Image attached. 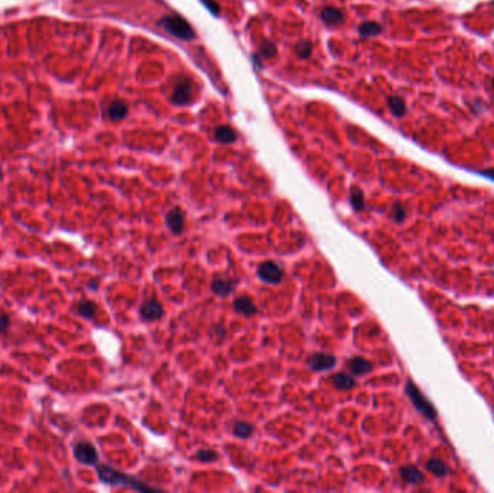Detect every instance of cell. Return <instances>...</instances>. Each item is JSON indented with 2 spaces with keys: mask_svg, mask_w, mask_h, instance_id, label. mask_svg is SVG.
I'll list each match as a JSON object with an SVG mask.
<instances>
[{
  "mask_svg": "<svg viewBox=\"0 0 494 493\" xmlns=\"http://www.w3.org/2000/svg\"><path fill=\"white\" fill-rule=\"evenodd\" d=\"M97 475L100 477L101 482L107 485H114V486H128L132 489L141 491V492H153L155 489L150 486H146L142 482L128 476L125 473H120L119 470H114L113 467H109L106 464L97 466Z\"/></svg>",
  "mask_w": 494,
  "mask_h": 493,
  "instance_id": "1",
  "label": "cell"
},
{
  "mask_svg": "<svg viewBox=\"0 0 494 493\" xmlns=\"http://www.w3.org/2000/svg\"><path fill=\"white\" fill-rule=\"evenodd\" d=\"M90 288H93V289H97V282L96 281H93V282H90Z\"/></svg>",
  "mask_w": 494,
  "mask_h": 493,
  "instance_id": "31",
  "label": "cell"
},
{
  "mask_svg": "<svg viewBox=\"0 0 494 493\" xmlns=\"http://www.w3.org/2000/svg\"><path fill=\"white\" fill-rule=\"evenodd\" d=\"M74 457H75V460L80 461L82 464L91 466V464H96L98 460V453H97L96 447L91 443L80 441L74 447Z\"/></svg>",
  "mask_w": 494,
  "mask_h": 493,
  "instance_id": "4",
  "label": "cell"
},
{
  "mask_svg": "<svg viewBox=\"0 0 494 493\" xmlns=\"http://www.w3.org/2000/svg\"><path fill=\"white\" fill-rule=\"evenodd\" d=\"M387 104H389V109L392 110V113L398 117H402L405 113H406V106H405V101L398 97V95H393V97H389L387 100Z\"/></svg>",
  "mask_w": 494,
  "mask_h": 493,
  "instance_id": "21",
  "label": "cell"
},
{
  "mask_svg": "<svg viewBox=\"0 0 494 493\" xmlns=\"http://www.w3.org/2000/svg\"><path fill=\"white\" fill-rule=\"evenodd\" d=\"M321 19L328 25H341L344 22V15L335 7H324L321 10Z\"/></svg>",
  "mask_w": 494,
  "mask_h": 493,
  "instance_id": "14",
  "label": "cell"
},
{
  "mask_svg": "<svg viewBox=\"0 0 494 493\" xmlns=\"http://www.w3.org/2000/svg\"><path fill=\"white\" fill-rule=\"evenodd\" d=\"M215 138L218 142L231 143L236 141V133L228 126H218L215 129Z\"/></svg>",
  "mask_w": 494,
  "mask_h": 493,
  "instance_id": "20",
  "label": "cell"
},
{
  "mask_svg": "<svg viewBox=\"0 0 494 493\" xmlns=\"http://www.w3.org/2000/svg\"><path fill=\"white\" fill-rule=\"evenodd\" d=\"M295 54H296L299 58H302V60L309 58L311 54H312V44H311L309 41L298 42V44L295 45Z\"/></svg>",
  "mask_w": 494,
  "mask_h": 493,
  "instance_id": "23",
  "label": "cell"
},
{
  "mask_svg": "<svg viewBox=\"0 0 494 493\" xmlns=\"http://www.w3.org/2000/svg\"><path fill=\"white\" fill-rule=\"evenodd\" d=\"M233 432H234V435H237L240 438H246L253 432V427L247 422H237L233 428Z\"/></svg>",
  "mask_w": 494,
  "mask_h": 493,
  "instance_id": "24",
  "label": "cell"
},
{
  "mask_svg": "<svg viewBox=\"0 0 494 493\" xmlns=\"http://www.w3.org/2000/svg\"><path fill=\"white\" fill-rule=\"evenodd\" d=\"M128 114V107L123 101H113L109 106V116L113 120H120Z\"/></svg>",
  "mask_w": 494,
  "mask_h": 493,
  "instance_id": "19",
  "label": "cell"
},
{
  "mask_svg": "<svg viewBox=\"0 0 494 493\" xmlns=\"http://www.w3.org/2000/svg\"><path fill=\"white\" fill-rule=\"evenodd\" d=\"M400 476H402V479H403L406 483H409V485H419V483H423V479H425L423 475H422L415 466H411V464L400 467Z\"/></svg>",
  "mask_w": 494,
  "mask_h": 493,
  "instance_id": "10",
  "label": "cell"
},
{
  "mask_svg": "<svg viewBox=\"0 0 494 493\" xmlns=\"http://www.w3.org/2000/svg\"><path fill=\"white\" fill-rule=\"evenodd\" d=\"M192 95V84L190 80L182 79L179 80L178 82L175 84V88L172 91V101L178 104V106H182V104H187L190 101Z\"/></svg>",
  "mask_w": 494,
  "mask_h": 493,
  "instance_id": "7",
  "label": "cell"
},
{
  "mask_svg": "<svg viewBox=\"0 0 494 493\" xmlns=\"http://www.w3.org/2000/svg\"><path fill=\"white\" fill-rule=\"evenodd\" d=\"M259 52H260V55L265 57V58H272V57L276 55L278 49L275 47V44H272L269 41H265V42L260 45V48H259Z\"/></svg>",
  "mask_w": 494,
  "mask_h": 493,
  "instance_id": "25",
  "label": "cell"
},
{
  "mask_svg": "<svg viewBox=\"0 0 494 493\" xmlns=\"http://www.w3.org/2000/svg\"><path fill=\"white\" fill-rule=\"evenodd\" d=\"M308 366L315 370V372H324V370H328L331 367H334L335 363H337V359H335L333 354H327V353H314L308 357L306 360Z\"/></svg>",
  "mask_w": 494,
  "mask_h": 493,
  "instance_id": "6",
  "label": "cell"
},
{
  "mask_svg": "<svg viewBox=\"0 0 494 493\" xmlns=\"http://www.w3.org/2000/svg\"><path fill=\"white\" fill-rule=\"evenodd\" d=\"M349 369L354 375H366L373 370V363L363 357H353L349 362Z\"/></svg>",
  "mask_w": 494,
  "mask_h": 493,
  "instance_id": "11",
  "label": "cell"
},
{
  "mask_svg": "<svg viewBox=\"0 0 494 493\" xmlns=\"http://www.w3.org/2000/svg\"><path fill=\"white\" fill-rule=\"evenodd\" d=\"M257 275L259 278L263 281V282H268V284H279L282 281V269L275 263V262H271V260H266L263 263L259 265L257 268Z\"/></svg>",
  "mask_w": 494,
  "mask_h": 493,
  "instance_id": "5",
  "label": "cell"
},
{
  "mask_svg": "<svg viewBox=\"0 0 494 493\" xmlns=\"http://www.w3.org/2000/svg\"><path fill=\"white\" fill-rule=\"evenodd\" d=\"M203 3L207 6L208 9L214 13V15H218V12H220V7H218V4L214 1V0H203Z\"/></svg>",
  "mask_w": 494,
  "mask_h": 493,
  "instance_id": "29",
  "label": "cell"
},
{
  "mask_svg": "<svg viewBox=\"0 0 494 493\" xmlns=\"http://www.w3.org/2000/svg\"><path fill=\"white\" fill-rule=\"evenodd\" d=\"M350 201H351V206H353V208H354L355 211H360V210L364 208V195H363V192H361L360 188H357V187H353V188H351Z\"/></svg>",
  "mask_w": 494,
  "mask_h": 493,
  "instance_id": "22",
  "label": "cell"
},
{
  "mask_svg": "<svg viewBox=\"0 0 494 493\" xmlns=\"http://www.w3.org/2000/svg\"><path fill=\"white\" fill-rule=\"evenodd\" d=\"M358 32L363 38H370V36H376L382 32V25L377 22H364L360 25Z\"/></svg>",
  "mask_w": 494,
  "mask_h": 493,
  "instance_id": "18",
  "label": "cell"
},
{
  "mask_svg": "<svg viewBox=\"0 0 494 493\" xmlns=\"http://www.w3.org/2000/svg\"><path fill=\"white\" fill-rule=\"evenodd\" d=\"M211 289L214 294L217 295H221V297H225V295H230L234 289V281H230V279H223V278H215L211 284Z\"/></svg>",
  "mask_w": 494,
  "mask_h": 493,
  "instance_id": "12",
  "label": "cell"
},
{
  "mask_svg": "<svg viewBox=\"0 0 494 493\" xmlns=\"http://www.w3.org/2000/svg\"><path fill=\"white\" fill-rule=\"evenodd\" d=\"M492 85H493V88H494V79L492 80Z\"/></svg>",
  "mask_w": 494,
  "mask_h": 493,
  "instance_id": "32",
  "label": "cell"
},
{
  "mask_svg": "<svg viewBox=\"0 0 494 493\" xmlns=\"http://www.w3.org/2000/svg\"><path fill=\"white\" fill-rule=\"evenodd\" d=\"M233 307L237 313L243 314V316H253L257 311L253 301L247 297H239L236 301L233 302Z\"/></svg>",
  "mask_w": 494,
  "mask_h": 493,
  "instance_id": "13",
  "label": "cell"
},
{
  "mask_svg": "<svg viewBox=\"0 0 494 493\" xmlns=\"http://www.w3.org/2000/svg\"><path fill=\"white\" fill-rule=\"evenodd\" d=\"M426 469L429 470L432 475H435V476H445V475H448V472H449L448 464L444 463L442 460H438V459H430L426 463Z\"/></svg>",
  "mask_w": 494,
  "mask_h": 493,
  "instance_id": "16",
  "label": "cell"
},
{
  "mask_svg": "<svg viewBox=\"0 0 494 493\" xmlns=\"http://www.w3.org/2000/svg\"><path fill=\"white\" fill-rule=\"evenodd\" d=\"M77 311H78V314H80L81 317L91 320V318L96 316L97 304L94 301H90V300H82L77 305Z\"/></svg>",
  "mask_w": 494,
  "mask_h": 493,
  "instance_id": "15",
  "label": "cell"
},
{
  "mask_svg": "<svg viewBox=\"0 0 494 493\" xmlns=\"http://www.w3.org/2000/svg\"><path fill=\"white\" fill-rule=\"evenodd\" d=\"M392 216H393V219H395L398 223L403 222L405 217H406V210H405V207L402 206V204H395V206L392 207Z\"/></svg>",
  "mask_w": 494,
  "mask_h": 493,
  "instance_id": "27",
  "label": "cell"
},
{
  "mask_svg": "<svg viewBox=\"0 0 494 493\" xmlns=\"http://www.w3.org/2000/svg\"><path fill=\"white\" fill-rule=\"evenodd\" d=\"M481 174L484 175V176H487V178H492L494 181V168H492V169H486V171H483Z\"/></svg>",
  "mask_w": 494,
  "mask_h": 493,
  "instance_id": "30",
  "label": "cell"
},
{
  "mask_svg": "<svg viewBox=\"0 0 494 493\" xmlns=\"http://www.w3.org/2000/svg\"><path fill=\"white\" fill-rule=\"evenodd\" d=\"M9 316L4 313H0V333H4L9 329Z\"/></svg>",
  "mask_w": 494,
  "mask_h": 493,
  "instance_id": "28",
  "label": "cell"
},
{
  "mask_svg": "<svg viewBox=\"0 0 494 493\" xmlns=\"http://www.w3.org/2000/svg\"><path fill=\"white\" fill-rule=\"evenodd\" d=\"M166 224L171 229L172 233H181L184 229V213L181 208H172L166 214Z\"/></svg>",
  "mask_w": 494,
  "mask_h": 493,
  "instance_id": "9",
  "label": "cell"
},
{
  "mask_svg": "<svg viewBox=\"0 0 494 493\" xmlns=\"http://www.w3.org/2000/svg\"><path fill=\"white\" fill-rule=\"evenodd\" d=\"M0 176H1V172H0Z\"/></svg>",
  "mask_w": 494,
  "mask_h": 493,
  "instance_id": "33",
  "label": "cell"
},
{
  "mask_svg": "<svg viewBox=\"0 0 494 493\" xmlns=\"http://www.w3.org/2000/svg\"><path fill=\"white\" fill-rule=\"evenodd\" d=\"M333 383H334L337 389H344L346 391V389L353 388L355 385V381H354L353 376L347 375V373H335L333 376Z\"/></svg>",
  "mask_w": 494,
  "mask_h": 493,
  "instance_id": "17",
  "label": "cell"
},
{
  "mask_svg": "<svg viewBox=\"0 0 494 493\" xmlns=\"http://www.w3.org/2000/svg\"><path fill=\"white\" fill-rule=\"evenodd\" d=\"M141 316L146 321L159 320L163 316V308L156 300H147L141 307Z\"/></svg>",
  "mask_w": 494,
  "mask_h": 493,
  "instance_id": "8",
  "label": "cell"
},
{
  "mask_svg": "<svg viewBox=\"0 0 494 493\" xmlns=\"http://www.w3.org/2000/svg\"><path fill=\"white\" fill-rule=\"evenodd\" d=\"M162 29H165L166 32L172 33L178 36L179 39L184 41H190L195 38V31L192 29V26L181 16H163L158 22Z\"/></svg>",
  "mask_w": 494,
  "mask_h": 493,
  "instance_id": "2",
  "label": "cell"
},
{
  "mask_svg": "<svg viewBox=\"0 0 494 493\" xmlns=\"http://www.w3.org/2000/svg\"><path fill=\"white\" fill-rule=\"evenodd\" d=\"M217 457H218V454L215 451H212V450H200V451L195 453V459L204 461V463L217 460Z\"/></svg>",
  "mask_w": 494,
  "mask_h": 493,
  "instance_id": "26",
  "label": "cell"
},
{
  "mask_svg": "<svg viewBox=\"0 0 494 493\" xmlns=\"http://www.w3.org/2000/svg\"><path fill=\"white\" fill-rule=\"evenodd\" d=\"M406 394H408V397L411 398L415 408L423 416H426L430 421L436 419V411H435L433 405L426 399V397L419 391V388L411 379L406 382Z\"/></svg>",
  "mask_w": 494,
  "mask_h": 493,
  "instance_id": "3",
  "label": "cell"
}]
</instances>
